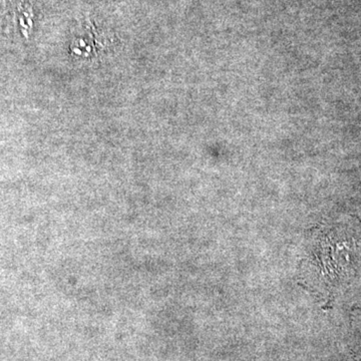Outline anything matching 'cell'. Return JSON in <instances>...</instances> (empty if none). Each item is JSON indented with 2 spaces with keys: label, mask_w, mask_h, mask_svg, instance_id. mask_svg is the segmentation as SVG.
Listing matches in <instances>:
<instances>
[{
  "label": "cell",
  "mask_w": 361,
  "mask_h": 361,
  "mask_svg": "<svg viewBox=\"0 0 361 361\" xmlns=\"http://www.w3.org/2000/svg\"><path fill=\"white\" fill-rule=\"evenodd\" d=\"M348 230L334 227L322 230L313 238L310 252H306L301 265V279L312 288L322 283L329 285L334 280L345 278L355 269L360 254V238Z\"/></svg>",
  "instance_id": "1"
},
{
  "label": "cell",
  "mask_w": 361,
  "mask_h": 361,
  "mask_svg": "<svg viewBox=\"0 0 361 361\" xmlns=\"http://www.w3.org/2000/svg\"><path fill=\"white\" fill-rule=\"evenodd\" d=\"M33 13L30 6H25L20 9V25L25 37H27L32 30L33 25Z\"/></svg>",
  "instance_id": "2"
},
{
  "label": "cell",
  "mask_w": 361,
  "mask_h": 361,
  "mask_svg": "<svg viewBox=\"0 0 361 361\" xmlns=\"http://www.w3.org/2000/svg\"><path fill=\"white\" fill-rule=\"evenodd\" d=\"M2 0H0V9H1Z\"/></svg>",
  "instance_id": "3"
}]
</instances>
